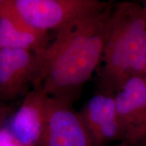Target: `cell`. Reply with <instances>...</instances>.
Here are the masks:
<instances>
[{"label": "cell", "instance_id": "cell-1", "mask_svg": "<svg viewBox=\"0 0 146 146\" xmlns=\"http://www.w3.org/2000/svg\"><path fill=\"white\" fill-rule=\"evenodd\" d=\"M113 0L55 31L54 39L35 54L33 88L43 87L52 98L73 104L102 63Z\"/></svg>", "mask_w": 146, "mask_h": 146}, {"label": "cell", "instance_id": "cell-2", "mask_svg": "<svg viewBox=\"0 0 146 146\" xmlns=\"http://www.w3.org/2000/svg\"><path fill=\"white\" fill-rule=\"evenodd\" d=\"M146 67V20L135 1L114 3L102 63L98 89L115 94L131 76L144 75Z\"/></svg>", "mask_w": 146, "mask_h": 146}, {"label": "cell", "instance_id": "cell-3", "mask_svg": "<svg viewBox=\"0 0 146 146\" xmlns=\"http://www.w3.org/2000/svg\"><path fill=\"white\" fill-rule=\"evenodd\" d=\"M27 22L43 31L62 28L86 14L104 8L108 1L100 0H12Z\"/></svg>", "mask_w": 146, "mask_h": 146}, {"label": "cell", "instance_id": "cell-4", "mask_svg": "<svg viewBox=\"0 0 146 146\" xmlns=\"http://www.w3.org/2000/svg\"><path fill=\"white\" fill-rule=\"evenodd\" d=\"M37 146H97L73 104L50 96L45 127Z\"/></svg>", "mask_w": 146, "mask_h": 146}, {"label": "cell", "instance_id": "cell-5", "mask_svg": "<svg viewBox=\"0 0 146 146\" xmlns=\"http://www.w3.org/2000/svg\"><path fill=\"white\" fill-rule=\"evenodd\" d=\"M117 118L123 135L122 146H135L146 127V80L131 76L114 94Z\"/></svg>", "mask_w": 146, "mask_h": 146}, {"label": "cell", "instance_id": "cell-6", "mask_svg": "<svg viewBox=\"0 0 146 146\" xmlns=\"http://www.w3.org/2000/svg\"><path fill=\"white\" fill-rule=\"evenodd\" d=\"M49 98L43 87L33 88L7 122V128L21 146L39 144L45 127Z\"/></svg>", "mask_w": 146, "mask_h": 146}, {"label": "cell", "instance_id": "cell-7", "mask_svg": "<svg viewBox=\"0 0 146 146\" xmlns=\"http://www.w3.org/2000/svg\"><path fill=\"white\" fill-rule=\"evenodd\" d=\"M35 54L22 49H0V100L15 101L25 97L33 87Z\"/></svg>", "mask_w": 146, "mask_h": 146}, {"label": "cell", "instance_id": "cell-8", "mask_svg": "<svg viewBox=\"0 0 146 146\" xmlns=\"http://www.w3.org/2000/svg\"><path fill=\"white\" fill-rule=\"evenodd\" d=\"M114 93L97 89L79 114L97 146L123 141L117 118Z\"/></svg>", "mask_w": 146, "mask_h": 146}, {"label": "cell", "instance_id": "cell-9", "mask_svg": "<svg viewBox=\"0 0 146 146\" xmlns=\"http://www.w3.org/2000/svg\"><path fill=\"white\" fill-rule=\"evenodd\" d=\"M48 32L37 29L18 12L12 0L0 8V47L41 52L48 46Z\"/></svg>", "mask_w": 146, "mask_h": 146}, {"label": "cell", "instance_id": "cell-10", "mask_svg": "<svg viewBox=\"0 0 146 146\" xmlns=\"http://www.w3.org/2000/svg\"><path fill=\"white\" fill-rule=\"evenodd\" d=\"M14 108L8 102L0 100V129L6 125L9 118L14 113Z\"/></svg>", "mask_w": 146, "mask_h": 146}, {"label": "cell", "instance_id": "cell-11", "mask_svg": "<svg viewBox=\"0 0 146 146\" xmlns=\"http://www.w3.org/2000/svg\"><path fill=\"white\" fill-rule=\"evenodd\" d=\"M0 146H21L5 125L0 129Z\"/></svg>", "mask_w": 146, "mask_h": 146}, {"label": "cell", "instance_id": "cell-12", "mask_svg": "<svg viewBox=\"0 0 146 146\" xmlns=\"http://www.w3.org/2000/svg\"><path fill=\"white\" fill-rule=\"evenodd\" d=\"M144 76H145V80H146V67H145V73H144ZM145 138H146V127H145V130H144V133H143V137H142V139H141V141H140V142L143 141V139H145ZM140 142H139V143H140Z\"/></svg>", "mask_w": 146, "mask_h": 146}, {"label": "cell", "instance_id": "cell-13", "mask_svg": "<svg viewBox=\"0 0 146 146\" xmlns=\"http://www.w3.org/2000/svg\"><path fill=\"white\" fill-rule=\"evenodd\" d=\"M141 6H142V8H143L144 14H145V16L146 18V0H143V5H142Z\"/></svg>", "mask_w": 146, "mask_h": 146}, {"label": "cell", "instance_id": "cell-14", "mask_svg": "<svg viewBox=\"0 0 146 146\" xmlns=\"http://www.w3.org/2000/svg\"><path fill=\"white\" fill-rule=\"evenodd\" d=\"M135 146H146V138L145 139H143V141L140 142L139 143H138L137 145H136Z\"/></svg>", "mask_w": 146, "mask_h": 146}, {"label": "cell", "instance_id": "cell-15", "mask_svg": "<svg viewBox=\"0 0 146 146\" xmlns=\"http://www.w3.org/2000/svg\"><path fill=\"white\" fill-rule=\"evenodd\" d=\"M10 0H0V8L3 6L5 3H6Z\"/></svg>", "mask_w": 146, "mask_h": 146}, {"label": "cell", "instance_id": "cell-16", "mask_svg": "<svg viewBox=\"0 0 146 146\" xmlns=\"http://www.w3.org/2000/svg\"><path fill=\"white\" fill-rule=\"evenodd\" d=\"M127 1H135L136 0H127Z\"/></svg>", "mask_w": 146, "mask_h": 146}, {"label": "cell", "instance_id": "cell-17", "mask_svg": "<svg viewBox=\"0 0 146 146\" xmlns=\"http://www.w3.org/2000/svg\"><path fill=\"white\" fill-rule=\"evenodd\" d=\"M0 49H1V47H0Z\"/></svg>", "mask_w": 146, "mask_h": 146}, {"label": "cell", "instance_id": "cell-18", "mask_svg": "<svg viewBox=\"0 0 146 146\" xmlns=\"http://www.w3.org/2000/svg\"><path fill=\"white\" fill-rule=\"evenodd\" d=\"M145 20H146V18H145Z\"/></svg>", "mask_w": 146, "mask_h": 146}]
</instances>
